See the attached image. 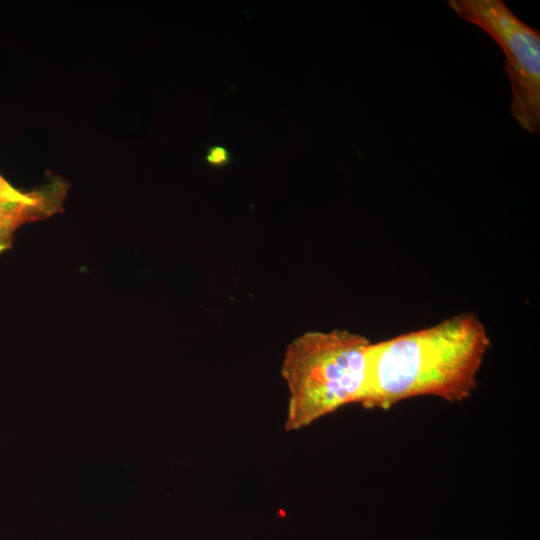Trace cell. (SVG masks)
Returning a JSON list of instances; mask_svg holds the SVG:
<instances>
[{"mask_svg": "<svg viewBox=\"0 0 540 540\" xmlns=\"http://www.w3.org/2000/svg\"><path fill=\"white\" fill-rule=\"evenodd\" d=\"M490 346L488 331L471 312L371 343L360 405L388 409L406 399L468 398Z\"/></svg>", "mask_w": 540, "mask_h": 540, "instance_id": "cell-1", "label": "cell"}, {"mask_svg": "<svg viewBox=\"0 0 540 540\" xmlns=\"http://www.w3.org/2000/svg\"><path fill=\"white\" fill-rule=\"evenodd\" d=\"M370 345L361 334L333 329L303 333L287 346L281 367L289 390L287 431L360 404Z\"/></svg>", "mask_w": 540, "mask_h": 540, "instance_id": "cell-2", "label": "cell"}, {"mask_svg": "<svg viewBox=\"0 0 540 540\" xmlns=\"http://www.w3.org/2000/svg\"><path fill=\"white\" fill-rule=\"evenodd\" d=\"M463 20L485 31L501 48L510 84V113L526 132L540 131V33L501 0H448Z\"/></svg>", "mask_w": 540, "mask_h": 540, "instance_id": "cell-3", "label": "cell"}, {"mask_svg": "<svg viewBox=\"0 0 540 540\" xmlns=\"http://www.w3.org/2000/svg\"><path fill=\"white\" fill-rule=\"evenodd\" d=\"M66 190L67 185L57 181L41 189L23 191L0 175V253L11 246L19 227L59 212Z\"/></svg>", "mask_w": 540, "mask_h": 540, "instance_id": "cell-4", "label": "cell"}, {"mask_svg": "<svg viewBox=\"0 0 540 540\" xmlns=\"http://www.w3.org/2000/svg\"><path fill=\"white\" fill-rule=\"evenodd\" d=\"M208 161L214 164H222L227 158L228 154L223 147H214L208 153Z\"/></svg>", "mask_w": 540, "mask_h": 540, "instance_id": "cell-5", "label": "cell"}]
</instances>
